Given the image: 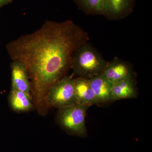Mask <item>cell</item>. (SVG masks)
Returning a JSON list of instances; mask_svg holds the SVG:
<instances>
[{
    "label": "cell",
    "instance_id": "5b68a950",
    "mask_svg": "<svg viewBox=\"0 0 152 152\" xmlns=\"http://www.w3.org/2000/svg\"><path fill=\"white\" fill-rule=\"evenodd\" d=\"M74 80L75 104L89 108L97 104L89 79L81 77Z\"/></svg>",
    "mask_w": 152,
    "mask_h": 152
},
{
    "label": "cell",
    "instance_id": "ba28073f",
    "mask_svg": "<svg viewBox=\"0 0 152 152\" xmlns=\"http://www.w3.org/2000/svg\"><path fill=\"white\" fill-rule=\"evenodd\" d=\"M102 73L112 85L132 77L129 69L124 63L116 62L108 64Z\"/></svg>",
    "mask_w": 152,
    "mask_h": 152
},
{
    "label": "cell",
    "instance_id": "6da1fadb",
    "mask_svg": "<svg viewBox=\"0 0 152 152\" xmlns=\"http://www.w3.org/2000/svg\"><path fill=\"white\" fill-rule=\"evenodd\" d=\"M80 33L72 22L47 21L34 33L20 37L7 46L13 61L26 68L38 112L45 113L52 86L61 79L79 47Z\"/></svg>",
    "mask_w": 152,
    "mask_h": 152
},
{
    "label": "cell",
    "instance_id": "4fadbf2b",
    "mask_svg": "<svg viewBox=\"0 0 152 152\" xmlns=\"http://www.w3.org/2000/svg\"><path fill=\"white\" fill-rule=\"evenodd\" d=\"M12 0H0V9L3 6L7 5L12 3Z\"/></svg>",
    "mask_w": 152,
    "mask_h": 152
},
{
    "label": "cell",
    "instance_id": "9c48e42d",
    "mask_svg": "<svg viewBox=\"0 0 152 152\" xmlns=\"http://www.w3.org/2000/svg\"><path fill=\"white\" fill-rule=\"evenodd\" d=\"M112 94L114 101L135 97L137 91L132 77L113 85Z\"/></svg>",
    "mask_w": 152,
    "mask_h": 152
},
{
    "label": "cell",
    "instance_id": "7c38bea8",
    "mask_svg": "<svg viewBox=\"0 0 152 152\" xmlns=\"http://www.w3.org/2000/svg\"><path fill=\"white\" fill-rule=\"evenodd\" d=\"M84 7L90 10L103 12L104 0H78Z\"/></svg>",
    "mask_w": 152,
    "mask_h": 152
},
{
    "label": "cell",
    "instance_id": "277c9868",
    "mask_svg": "<svg viewBox=\"0 0 152 152\" xmlns=\"http://www.w3.org/2000/svg\"><path fill=\"white\" fill-rule=\"evenodd\" d=\"M88 108L74 104L60 109L59 122L64 129L69 132L79 136L86 134L85 119Z\"/></svg>",
    "mask_w": 152,
    "mask_h": 152
},
{
    "label": "cell",
    "instance_id": "7a4b0ae2",
    "mask_svg": "<svg viewBox=\"0 0 152 152\" xmlns=\"http://www.w3.org/2000/svg\"><path fill=\"white\" fill-rule=\"evenodd\" d=\"M71 64L75 74L90 79L102 73L108 64L92 48L85 45L74 52Z\"/></svg>",
    "mask_w": 152,
    "mask_h": 152
},
{
    "label": "cell",
    "instance_id": "8992f818",
    "mask_svg": "<svg viewBox=\"0 0 152 152\" xmlns=\"http://www.w3.org/2000/svg\"><path fill=\"white\" fill-rule=\"evenodd\" d=\"M89 80L97 104L114 101L112 94L113 85L107 80L102 73L89 79Z\"/></svg>",
    "mask_w": 152,
    "mask_h": 152
},
{
    "label": "cell",
    "instance_id": "3957f363",
    "mask_svg": "<svg viewBox=\"0 0 152 152\" xmlns=\"http://www.w3.org/2000/svg\"><path fill=\"white\" fill-rule=\"evenodd\" d=\"M46 103L59 109L75 104L74 80L66 77L55 83L48 91Z\"/></svg>",
    "mask_w": 152,
    "mask_h": 152
},
{
    "label": "cell",
    "instance_id": "30bf717a",
    "mask_svg": "<svg viewBox=\"0 0 152 152\" xmlns=\"http://www.w3.org/2000/svg\"><path fill=\"white\" fill-rule=\"evenodd\" d=\"M10 102L12 109L15 111H28L32 108L31 96L18 90H11Z\"/></svg>",
    "mask_w": 152,
    "mask_h": 152
},
{
    "label": "cell",
    "instance_id": "52a82bcc",
    "mask_svg": "<svg viewBox=\"0 0 152 152\" xmlns=\"http://www.w3.org/2000/svg\"><path fill=\"white\" fill-rule=\"evenodd\" d=\"M11 69L12 89L21 91L31 96V83L27 71L24 64L20 62L13 61Z\"/></svg>",
    "mask_w": 152,
    "mask_h": 152
},
{
    "label": "cell",
    "instance_id": "8fae6325",
    "mask_svg": "<svg viewBox=\"0 0 152 152\" xmlns=\"http://www.w3.org/2000/svg\"><path fill=\"white\" fill-rule=\"evenodd\" d=\"M132 0H104L103 13L117 16L126 12L130 7Z\"/></svg>",
    "mask_w": 152,
    "mask_h": 152
}]
</instances>
